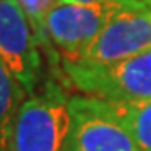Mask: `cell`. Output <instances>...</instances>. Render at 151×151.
Wrapping results in <instances>:
<instances>
[{
	"mask_svg": "<svg viewBox=\"0 0 151 151\" xmlns=\"http://www.w3.org/2000/svg\"><path fill=\"white\" fill-rule=\"evenodd\" d=\"M67 81L82 96L108 103L151 101V50L109 65H82L62 60Z\"/></svg>",
	"mask_w": 151,
	"mask_h": 151,
	"instance_id": "cell-1",
	"label": "cell"
},
{
	"mask_svg": "<svg viewBox=\"0 0 151 151\" xmlns=\"http://www.w3.org/2000/svg\"><path fill=\"white\" fill-rule=\"evenodd\" d=\"M69 103L70 97L52 82L29 96L17 114L12 151H64L72 119Z\"/></svg>",
	"mask_w": 151,
	"mask_h": 151,
	"instance_id": "cell-2",
	"label": "cell"
},
{
	"mask_svg": "<svg viewBox=\"0 0 151 151\" xmlns=\"http://www.w3.org/2000/svg\"><path fill=\"white\" fill-rule=\"evenodd\" d=\"M146 50H151V0H116L111 20L76 64L109 65Z\"/></svg>",
	"mask_w": 151,
	"mask_h": 151,
	"instance_id": "cell-3",
	"label": "cell"
},
{
	"mask_svg": "<svg viewBox=\"0 0 151 151\" xmlns=\"http://www.w3.org/2000/svg\"><path fill=\"white\" fill-rule=\"evenodd\" d=\"M69 104L72 119L64 151H141L104 101L81 94L70 97Z\"/></svg>",
	"mask_w": 151,
	"mask_h": 151,
	"instance_id": "cell-4",
	"label": "cell"
},
{
	"mask_svg": "<svg viewBox=\"0 0 151 151\" xmlns=\"http://www.w3.org/2000/svg\"><path fill=\"white\" fill-rule=\"evenodd\" d=\"M116 10V0L97 5H74L59 2L45 17L49 40L64 55L76 62L96 42Z\"/></svg>",
	"mask_w": 151,
	"mask_h": 151,
	"instance_id": "cell-5",
	"label": "cell"
},
{
	"mask_svg": "<svg viewBox=\"0 0 151 151\" xmlns=\"http://www.w3.org/2000/svg\"><path fill=\"white\" fill-rule=\"evenodd\" d=\"M0 62L27 94H35L42 59L37 35L19 0L0 4Z\"/></svg>",
	"mask_w": 151,
	"mask_h": 151,
	"instance_id": "cell-6",
	"label": "cell"
},
{
	"mask_svg": "<svg viewBox=\"0 0 151 151\" xmlns=\"http://www.w3.org/2000/svg\"><path fill=\"white\" fill-rule=\"evenodd\" d=\"M24 101L25 89L0 62V151H12L14 126Z\"/></svg>",
	"mask_w": 151,
	"mask_h": 151,
	"instance_id": "cell-7",
	"label": "cell"
},
{
	"mask_svg": "<svg viewBox=\"0 0 151 151\" xmlns=\"http://www.w3.org/2000/svg\"><path fill=\"white\" fill-rule=\"evenodd\" d=\"M111 113L131 131L141 151H151V101L143 103H108Z\"/></svg>",
	"mask_w": 151,
	"mask_h": 151,
	"instance_id": "cell-8",
	"label": "cell"
},
{
	"mask_svg": "<svg viewBox=\"0 0 151 151\" xmlns=\"http://www.w3.org/2000/svg\"><path fill=\"white\" fill-rule=\"evenodd\" d=\"M19 2H20L22 9L37 35L39 44H42L44 47L49 49L50 40H49L47 30H45V17H47L49 10L57 5L60 0H19Z\"/></svg>",
	"mask_w": 151,
	"mask_h": 151,
	"instance_id": "cell-9",
	"label": "cell"
},
{
	"mask_svg": "<svg viewBox=\"0 0 151 151\" xmlns=\"http://www.w3.org/2000/svg\"><path fill=\"white\" fill-rule=\"evenodd\" d=\"M62 4H74V5H97V4H104L109 0H60Z\"/></svg>",
	"mask_w": 151,
	"mask_h": 151,
	"instance_id": "cell-10",
	"label": "cell"
},
{
	"mask_svg": "<svg viewBox=\"0 0 151 151\" xmlns=\"http://www.w3.org/2000/svg\"><path fill=\"white\" fill-rule=\"evenodd\" d=\"M2 2H5V0H0V4H2Z\"/></svg>",
	"mask_w": 151,
	"mask_h": 151,
	"instance_id": "cell-11",
	"label": "cell"
}]
</instances>
